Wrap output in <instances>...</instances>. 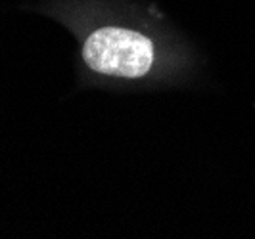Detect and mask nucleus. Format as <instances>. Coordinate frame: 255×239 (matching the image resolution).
Segmentation results:
<instances>
[{"label": "nucleus", "mask_w": 255, "mask_h": 239, "mask_svg": "<svg viewBox=\"0 0 255 239\" xmlns=\"http://www.w3.org/2000/svg\"><path fill=\"white\" fill-rule=\"evenodd\" d=\"M83 58L96 73L138 79L152 67L153 46L150 38L140 33L121 27H104L87 38Z\"/></svg>", "instance_id": "f257e3e1"}]
</instances>
